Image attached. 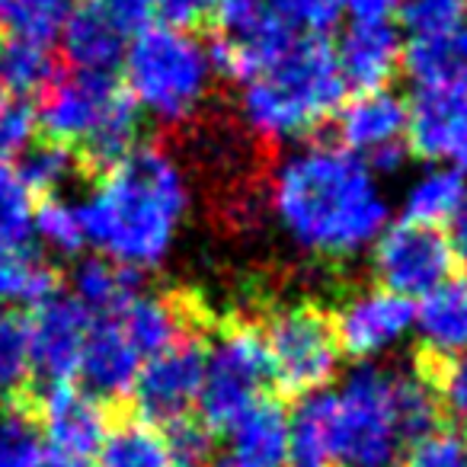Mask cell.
I'll list each match as a JSON object with an SVG mask.
<instances>
[{
    "label": "cell",
    "instance_id": "obj_38",
    "mask_svg": "<svg viewBox=\"0 0 467 467\" xmlns=\"http://www.w3.org/2000/svg\"><path fill=\"white\" fill-rule=\"evenodd\" d=\"M400 467H467V435L435 429L432 435L407 448Z\"/></svg>",
    "mask_w": 467,
    "mask_h": 467
},
{
    "label": "cell",
    "instance_id": "obj_12",
    "mask_svg": "<svg viewBox=\"0 0 467 467\" xmlns=\"http://www.w3.org/2000/svg\"><path fill=\"white\" fill-rule=\"evenodd\" d=\"M339 148L368 163L375 176L397 173L407 161V119L410 103L390 87L362 90L343 99L337 109Z\"/></svg>",
    "mask_w": 467,
    "mask_h": 467
},
{
    "label": "cell",
    "instance_id": "obj_16",
    "mask_svg": "<svg viewBox=\"0 0 467 467\" xmlns=\"http://www.w3.org/2000/svg\"><path fill=\"white\" fill-rule=\"evenodd\" d=\"M141 362V352L129 343L116 317H93L78 368V378L84 381L87 394L97 397L99 403L131 397Z\"/></svg>",
    "mask_w": 467,
    "mask_h": 467
},
{
    "label": "cell",
    "instance_id": "obj_41",
    "mask_svg": "<svg viewBox=\"0 0 467 467\" xmlns=\"http://www.w3.org/2000/svg\"><path fill=\"white\" fill-rule=\"evenodd\" d=\"M214 0H154V16H161V23L167 26L189 29L192 23L205 20Z\"/></svg>",
    "mask_w": 467,
    "mask_h": 467
},
{
    "label": "cell",
    "instance_id": "obj_11",
    "mask_svg": "<svg viewBox=\"0 0 467 467\" xmlns=\"http://www.w3.org/2000/svg\"><path fill=\"white\" fill-rule=\"evenodd\" d=\"M454 256L439 227L397 221L371 244V273L378 285L400 298H426L451 279Z\"/></svg>",
    "mask_w": 467,
    "mask_h": 467
},
{
    "label": "cell",
    "instance_id": "obj_24",
    "mask_svg": "<svg viewBox=\"0 0 467 467\" xmlns=\"http://www.w3.org/2000/svg\"><path fill=\"white\" fill-rule=\"evenodd\" d=\"M400 67L416 84V90L467 87V29H461L451 39L407 42Z\"/></svg>",
    "mask_w": 467,
    "mask_h": 467
},
{
    "label": "cell",
    "instance_id": "obj_3",
    "mask_svg": "<svg viewBox=\"0 0 467 467\" xmlns=\"http://www.w3.org/2000/svg\"><path fill=\"white\" fill-rule=\"evenodd\" d=\"M346 80L327 39H301L260 78L241 84L237 109L256 138L273 144L298 141L337 116Z\"/></svg>",
    "mask_w": 467,
    "mask_h": 467
},
{
    "label": "cell",
    "instance_id": "obj_21",
    "mask_svg": "<svg viewBox=\"0 0 467 467\" xmlns=\"http://www.w3.org/2000/svg\"><path fill=\"white\" fill-rule=\"evenodd\" d=\"M119 327L129 337V343L141 352V358L157 356L161 349H167L170 343L182 337L186 330V314L167 295H148L138 292L129 305L122 307V314H116Z\"/></svg>",
    "mask_w": 467,
    "mask_h": 467
},
{
    "label": "cell",
    "instance_id": "obj_4",
    "mask_svg": "<svg viewBox=\"0 0 467 467\" xmlns=\"http://www.w3.org/2000/svg\"><path fill=\"white\" fill-rule=\"evenodd\" d=\"M36 119L46 141L71 148L87 167L109 170L138 148L141 112L116 74H58L42 93Z\"/></svg>",
    "mask_w": 467,
    "mask_h": 467
},
{
    "label": "cell",
    "instance_id": "obj_9",
    "mask_svg": "<svg viewBox=\"0 0 467 467\" xmlns=\"http://www.w3.org/2000/svg\"><path fill=\"white\" fill-rule=\"evenodd\" d=\"M20 410L36 422L48 458L67 461V464L87 467L90 461H97L112 429L106 403L71 381L46 384L42 390L33 388Z\"/></svg>",
    "mask_w": 467,
    "mask_h": 467
},
{
    "label": "cell",
    "instance_id": "obj_1",
    "mask_svg": "<svg viewBox=\"0 0 467 467\" xmlns=\"http://www.w3.org/2000/svg\"><path fill=\"white\" fill-rule=\"evenodd\" d=\"M273 218L307 256L352 260L390 224V202L368 163L339 144H305L273 173Z\"/></svg>",
    "mask_w": 467,
    "mask_h": 467
},
{
    "label": "cell",
    "instance_id": "obj_40",
    "mask_svg": "<svg viewBox=\"0 0 467 467\" xmlns=\"http://www.w3.org/2000/svg\"><path fill=\"white\" fill-rule=\"evenodd\" d=\"M99 10L119 26L122 36H135L154 23V0H97Z\"/></svg>",
    "mask_w": 467,
    "mask_h": 467
},
{
    "label": "cell",
    "instance_id": "obj_32",
    "mask_svg": "<svg viewBox=\"0 0 467 467\" xmlns=\"http://www.w3.org/2000/svg\"><path fill=\"white\" fill-rule=\"evenodd\" d=\"M33 234L58 256H78L87 244L78 205H71L67 199H58V195L36 202Z\"/></svg>",
    "mask_w": 467,
    "mask_h": 467
},
{
    "label": "cell",
    "instance_id": "obj_6",
    "mask_svg": "<svg viewBox=\"0 0 467 467\" xmlns=\"http://www.w3.org/2000/svg\"><path fill=\"white\" fill-rule=\"evenodd\" d=\"M327 454L333 467H400L410 441L394 403V368L356 365L324 390Z\"/></svg>",
    "mask_w": 467,
    "mask_h": 467
},
{
    "label": "cell",
    "instance_id": "obj_39",
    "mask_svg": "<svg viewBox=\"0 0 467 467\" xmlns=\"http://www.w3.org/2000/svg\"><path fill=\"white\" fill-rule=\"evenodd\" d=\"M39 131L36 109L26 99L14 97L0 103V161H10L14 154H26L33 148V138Z\"/></svg>",
    "mask_w": 467,
    "mask_h": 467
},
{
    "label": "cell",
    "instance_id": "obj_37",
    "mask_svg": "<svg viewBox=\"0 0 467 467\" xmlns=\"http://www.w3.org/2000/svg\"><path fill=\"white\" fill-rule=\"evenodd\" d=\"M422 371L439 397V407L467 426V356L429 358Z\"/></svg>",
    "mask_w": 467,
    "mask_h": 467
},
{
    "label": "cell",
    "instance_id": "obj_5",
    "mask_svg": "<svg viewBox=\"0 0 467 467\" xmlns=\"http://www.w3.org/2000/svg\"><path fill=\"white\" fill-rule=\"evenodd\" d=\"M122 74V87L138 112L161 125H180L202 109L214 67L208 46L189 29L150 23L125 46Z\"/></svg>",
    "mask_w": 467,
    "mask_h": 467
},
{
    "label": "cell",
    "instance_id": "obj_36",
    "mask_svg": "<svg viewBox=\"0 0 467 467\" xmlns=\"http://www.w3.org/2000/svg\"><path fill=\"white\" fill-rule=\"evenodd\" d=\"M269 10L301 39H327L339 23L333 0H269Z\"/></svg>",
    "mask_w": 467,
    "mask_h": 467
},
{
    "label": "cell",
    "instance_id": "obj_15",
    "mask_svg": "<svg viewBox=\"0 0 467 467\" xmlns=\"http://www.w3.org/2000/svg\"><path fill=\"white\" fill-rule=\"evenodd\" d=\"M407 119V150L432 167L467 176V87L416 90Z\"/></svg>",
    "mask_w": 467,
    "mask_h": 467
},
{
    "label": "cell",
    "instance_id": "obj_25",
    "mask_svg": "<svg viewBox=\"0 0 467 467\" xmlns=\"http://www.w3.org/2000/svg\"><path fill=\"white\" fill-rule=\"evenodd\" d=\"M55 78H58V61L48 42L10 33L0 39V87L4 90L26 99L33 93H46Z\"/></svg>",
    "mask_w": 467,
    "mask_h": 467
},
{
    "label": "cell",
    "instance_id": "obj_27",
    "mask_svg": "<svg viewBox=\"0 0 467 467\" xmlns=\"http://www.w3.org/2000/svg\"><path fill=\"white\" fill-rule=\"evenodd\" d=\"M58 295V273L29 250L0 254V305H42Z\"/></svg>",
    "mask_w": 467,
    "mask_h": 467
},
{
    "label": "cell",
    "instance_id": "obj_7",
    "mask_svg": "<svg viewBox=\"0 0 467 467\" xmlns=\"http://www.w3.org/2000/svg\"><path fill=\"white\" fill-rule=\"evenodd\" d=\"M269 384V358L263 333L254 324H227L205 346V378L195 403L199 426L212 435H224L241 420Z\"/></svg>",
    "mask_w": 467,
    "mask_h": 467
},
{
    "label": "cell",
    "instance_id": "obj_14",
    "mask_svg": "<svg viewBox=\"0 0 467 467\" xmlns=\"http://www.w3.org/2000/svg\"><path fill=\"white\" fill-rule=\"evenodd\" d=\"M23 327H26L33 375H39L46 384H65L78 378L93 317L71 295H52L36 305Z\"/></svg>",
    "mask_w": 467,
    "mask_h": 467
},
{
    "label": "cell",
    "instance_id": "obj_45",
    "mask_svg": "<svg viewBox=\"0 0 467 467\" xmlns=\"http://www.w3.org/2000/svg\"><path fill=\"white\" fill-rule=\"evenodd\" d=\"M0 103H4V87H0Z\"/></svg>",
    "mask_w": 467,
    "mask_h": 467
},
{
    "label": "cell",
    "instance_id": "obj_20",
    "mask_svg": "<svg viewBox=\"0 0 467 467\" xmlns=\"http://www.w3.org/2000/svg\"><path fill=\"white\" fill-rule=\"evenodd\" d=\"M61 42H65V55L74 71L112 74V67L122 65L129 36L119 33V26L99 10L97 0H90L67 14L61 26Z\"/></svg>",
    "mask_w": 467,
    "mask_h": 467
},
{
    "label": "cell",
    "instance_id": "obj_42",
    "mask_svg": "<svg viewBox=\"0 0 467 467\" xmlns=\"http://www.w3.org/2000/svg\"><path fill=\"white\" fill-rule=\"evenodd\" d=\"M339 14H349L352 23H390L403 0H333Z\"/></svg>",
    "mask_w": 467,
    "mask_h": 467
},
{
    "label": "cell",
    "instance_id": "obj_17",
    "mask_svg": "<svg viewBox=\"0 0 467 467\" xmlns=\"http://www.w3.org/2000/svg\"><path fill=\"white\" fill-rule=\"evenodd\" d=\"M333 55L349 90H381L400 71L403 39L390 23H349Z\"/></svg>",
    "mask_w": 467,
    "mask_h": 467
},
{
    "label": "cell",
    "instance_id": "obj_33",
    "mask_svg": "<svg viewBox=\"0 0 467 467\" xmlns=\"http://www.w3.org/2000/svg\"><path fill=\"white\" fill-rule=\"evenodd\" d=\"M71 0H0V26L10 36H29V39L48 42L61 33Z\"/></svg>",
    "mask_w": 467,
    "mask_h": 467
},
{
    "label": "cell",
    "instance_id": "obj_18",
    "mask_svg": "<svg viewBox=\"0 0 467 467\" xmlns=\"http://www.w3.org/2000/svg\"><path fill=\"white\" fill-rule=\"evenodd\" d=\"M227 454L218 467H288V413L263 397L224 432Z\"/></svg>",
    "mask_w": 467,
    "mask_h": 467
},
{
    "label": "cell",
    "instance_id": "obj_19",
    "mask_svg": "<svg viewBox=\"0 0 467 467\" xmlns=\"http://www.w3.org/2000/svg\"><path fill=\"white\" fill-rule=\"evenodd\" d=\"M413 333L429 358L467 356V279H448L416 305Z\"/></svg>",
    "mask_w": 467,
    "mask_h": 467
},
{
    "label": "cell",
    "instance_id": "obj_28",
    "mask_svg": "<svg viewBox=\"0 0 467 467\" xmlns=\"http://www.w3.org/2000/svg\"><path fill=\"white\" fill-rule=\"evenodd\" d=\"M36 195L26 186L20 167L0 161V254L29 250L33 237Z\"/></svg>",
    "mask_w": 467,
    "mask_h": 467
},
{
    "label": "cell",
    "instance_id": "obj_8",
    "mask_svg": "<svg viewBox=\"0 0 467 467\" xmlns=\"http://www.w3.org/2000/svg\"><path fill=\"white\" fill-rule=\"evenodd\" d=\"M260 333L269 358V384H275L282 397L305 400L330 388L343 352L324 311L311 305L279 307Z\"/></svg>",
    "mask_w": 467,
    "mask_h": 467
},
{
    "label": "cell",
    "instance_id": "obj_30",
    "mask_svg": "<svg viewBox=\"0 0 467 467\" xmlns=\"http://www.w3.org/2000/svg\"><path fill=\"white\" fill-rule=\"evenodd\" d=\"M397 16L410 42L451 39L467 29V0H403Z\"/></svg>",
    "mask_w": 467,
    "mask_h": 467
},
{
    "label": "cell",
    "instance_id": "obj_26",
    "mask_svg": "<svg viewBox=\"0 0 467 467\" xmlns=\"http://www.w3.org/2000/svg\"><path fill=\"white\" fill-rule=\"evenodd\" d=\"M97 467H176L163 429L129 420L109 429L97 454Z\"/></svg>",
    "mask_w": 467,
    "mask_h": 467
},
{
    "label": "cell",
    "instance_id": "obj_43",
    "mask_svg": "<svg viewBox=\"0 0 467 467\" xmlns=\"http://www.w3.org/2000/svg\"><path fill=\"white\" fill-rule=\"evenodd\" d=\"M445 241H448V250H451V256H454V266H461L467 273V199H464V205L458 208V214L448 221Z\"/></svg>",
    "mask_w": 467,
    "mask_h": 467
},
{
    "label": "cell",
    "instance_id": "obj_22",
    "mask_svg": "<svg viewBox=\"0 0 467 467\" xmlns=\"http://www.w3.org/2000/svg\"><path fill=\"white\" fill-rule=\"evenodd\" d=\"M467 199V176L451 167H426L416 180H410L403 192V221L422 227H439L458 214Z\"/></svg>",
    "mask_w": 467,
    "mask_h": 467
},
{
    "label": "cell",
    "instance_id": "obj_34",
    "mask_svg": "<svg viewBox=\"0 0 467 467\" xmlns=\"http://www.w3.org/2000/svg\"><path fill=\"white\" fill-rule=\"evenodd\" d=\"M208 16L214 23L218 42H227V46L254 42L275 23L269 0H214Z\"/></svg>",
    "mask_w": 467,
    "mask_h": 467
},
{
    "label": "cell",
    "instance_id": "obj_10",
    "mask_svg": "<svg viewBox=\"0 0 467 467\" xmlns=\"http://www.w3.org/2000/svg\"><path fill=\"white\" fill-rule=\"evenodd\" d=\"M205 378V343L195 333H182L176 343L144 358L131 388L138 420L154 429H170L192 420Z\"/></svg>",
    "mask_w": 467,
    "mask_h": 467
},
{
    "label": "cell",
    "instance_id": "obj_2",
    "mask_svg": "<svg viewBox=\"0 0 467 467\" xmlns=\"http://www.w3.org/2000/svg\"><path fill=\"white\" fill-rule=\"evenodd\" d=\"M87 244L129 273L157 269L176 247L189 212V182L163 148H135L103 170L78 205Z\"/></svg>",
    "mask_w": 467,
    "mask_h": 467
},
{
    "label": "cell",
    "instance_id": "obj_23",
    "mask_svg": "<svg viewBox=\"0 0 467 467\" xmlns=\"http://www.w3.org/2000/svg\"><path fill=\"white\" fill-rule=\"evenodd\" d=\"M71 288H74L71 298L90 317H116L141 292L138 288V273H129V269L116 266V263L103 260V256L80 260L71 275Z\"/></svg>",
    "mask_w": 467,
    "mask_h": 467
},
{
    "label": "cell",
    "instance_id": "obj_31",
    "mask_svg": "<svg viewBox=\"0 0 467 467\" xmlns=\"http://www.w3.org/2000/svg\"><path fill=\"white\" fill-rule=\"evenodd\" d=\"M16 167H20L26 186L33 189V195L39 192L42 199H48V195H58L78 176L80 157L71 148H65V144L42 141L33 144L23 154V163H16Z\"/></svg>",
    "mask_w": 467,
    "mask_h": 467
},
{
    "label": "cell",
    "instance_id": "obj_44",
    "mask_svg": "<svg viewBox=\"0 0 467 467\" xmlns=\"http://www.w3.org/2000/svg\"><path fill=\"white\" fill-rule=\"evenodd\" d=\"M42 467H84V464H67V461L48 458V454H46V461H42Z\"/></svg>",
    "mask_w": 467,
    "mask_h": 467
},
{
    "label": "cell",
    "instance_id": "obj_13",
    "mask_svg": "<svg viewBox=\"0 0 467 467\" xmlns=\"http://www.w3.org/2000/svg\"><path fill=\"white\" fill-rule=\"evenodd\" d=\"M416 305L388 288H365L346 298L337 307L330 327L343 356L356 358L358 365L394 352L413 333Z\"/></svg>",
    "mask_w": 467,
    "mask_h": 467
},
{
    "label": "cell",
    "instance_id": "obj_35",
    "mask_svg": "<svg viewBox=\"0 0 467 467\" xmlns=\"http://www.w3.org/2000/svg\"><path fill=\"white\" fill-rule=\"evenodd\" d=\"M46 445L23 410H0V467H42Z\"/></svg>",
    "mask_w": 467,
    "mask_h": 467
},
{
    "label": "cell",
    "instance_id": "obj_29",
    "mask_svg": "<svg viewBox=\"0 0 467 467\" xmlns=\"http://www.w3.org/2000/svg\"><path fill=\"white\" fill-rule=\"evenodd\" d=\"M33 390L26 327L16 314L0 311V410H20Z\"/></svg>",
    "mask_w": 467,
    "mask_h": 467
}]
</instances>
